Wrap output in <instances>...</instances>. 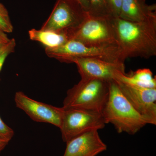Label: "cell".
<instances>
[{
  "label": "cell",
  "mask_w": 156,
  "mask_h": 156,
  "mask_svg": "<svg viewBox=\"0 0 156 156\" xmlns=\"http://www.w3.org/2000/svg\"><path fill=\"white\" fill-rule=\"evenodd\" d=\"M0 29L7 34L12 33L14 30L9 11L1 2H0Z\"/></svg>",
  "instance_id": "2e32d148"
},
{
  "label": "cell",
  "mask_w": 156,
  "mask_h": 156,
  "mask_svg": "<svg viewBox=\"0 0 156 156\" xmlns=\"http://www.w3.org/2000/svg\"><path fill=\"white\" fill-rule=\"evenodd\" d=\"M111 17L94 16L87 12L83 22L69 31L70 40L77 41L88 47L117 45Z\"/></svg>",
  "instance_id": "5b68a950"
},
{
  "label": "cell",
  "mask_w": 156,
  "mask_h": 156,
  "mask_svg": "<svg viewBox=\"0 0 156 156\" xmlns=\"http://www.w3.org/2000/svg\"><path fill=\"white\" fill-rule=\"evenodd\" d=\"M14 130L7 126L0 117V138L9 142L14 136Z\"/></svg>",
  "instance_id": "d6986e66"
},
{
  "label": "cell",
  "mask_w": 156,
  "mask_h": 156,
  "mask_svg": "<svg viewBox=\"0 0 156 156\" xmlns=\"http://www.w3.org/2000/svg\"><path fill=\"white\" fill-rule=\"evenodd\" d=\"M87 12L74 0H57L41 29L56 32L72 30L83 22Z\"/></svg>",
  "instance_id": "52a82bcc"
},
{
  "label": "cell",
  "mask_w": 156,
  "mask_h": 156,
  "mask_svg": "<svg viewBox=\"0 0 156 156\" xmlns=\"http://www.w3.org/2000/svg\"><path fill=\"white\" fill-rule=\"evenodd\" d=\"M9 143V141L5 140L2 139V138H0V153L5 149L6 146L8 145Z\"/></svg>",
  "instance_id": "7402d4cb"
},
{
  "label": "cell",
  "mask_w": 156,
  "mask_h": 156,
  "mask_svg": "<svg viewBox=\"0 0 156 156\" xmlns=\"http://www.w3.org/2000/svg\"><path fill=\"white\" fill-rule=\"evenodd\" d=\"M14 101L16 106L35 122L49 123L60 128L64 112L63 108L37 101L21 91L16 92Z\"/></svg>",
  "instance_id": "9c48e42d"
},
{
  "label": "cell",
  "mask_w": 156,
  "mask_h": 156,
  "mask_svg": "<svg viewBox=\"0 0 156 156\" xmlns=\"http://www.w3.org/2000/svg\"><path fill=\"white\" fill-rule=\"evenodd\" d=\"M119 17L136 22L156 19V5H147L145 0H122Z\"/></svg>",
  "instance_id": "7c38bea8"
},
{
  "label": "cell",
  "mask_w": 156,
  "mask_h": 156,
  "mask_svg": "<svg viewBox=\"0 0 156 156\" xmlns=\"http://www.w3.org/2000/svg\"><path fill=\"white\" fill-rule=\"evenodd\" d=\"M80 4L87 12H88L89 9V3L88 0H74Z\"/></svg>",
  "instance_id": "44dd1931"
},
{
  "label": "cell",
  "mask_w": 156,
  "mask_h": 156,
  "mask_svg": "<svg viewBox=\"0 0 156 156\" xmlns=\"http://www.w3.org/2000/svg\"><path fill=\"white\" fill-rule=\"evenodd\" d=\"M10 40L7 33L0 29V49L8 44Z\"/></svg>",
  "instance_id": "ffe728a7"
},
{
  "label": "cell",
  "mask_w": 156,
  "mask_h": 156,
  "mask_svg": "<svg viewBox=\"0 0 156 156\" xmlns=\"http://www.w3.org/2000/svg\"><path fill=\"white\" fill-rule=\"evenodd\" d=\"M64 109L61 126L64 142L93 130L103 129L106 123L99 112L76 108Z\"/></svg>",
  "instance_id": "8992f818"
},
{
  "label": "cell",
  "mask_w": 156,
  "mask_h": 156,
  "mask_svg": "<svg viewBox=\"0 0 156 156\" xmlns=\"http://www.w3.org/2000/svg\"><path fill=\"white\" fill-rule=\"evenodd\" d=\"M124 96L147 124L156 125V89H147L116 81Z\"/></svg>",
  "instance_id": "ba28073f"
},
{
  "label": "cell",
  "mask_w": 156,
  "mask_h": 156,
  "mask_svg": "<svg viewBox=\"0 0 156 156\" xmlns=\"http://www.w3.org/2000/svg\"><path fill=\"white\" fill-rule=\"evenodd\" d=\"M109 94L101 113L106 124L114 126L118 133L134 135L147 125L123 95L117 82L109 81Z\"/></svg>",
  "instance_id": "7a4b0ae2"
},
{
  "label": "cell",
  "mask_w": 156,
  "mask_h": 156,
  "mask_svg": "<svg viewBox=\"0 0 156 156\" xmlns=\"http://www.w3.org/2000/svg\"><path fill=\"white\" fill-rule=\"evenodd\" d=\"M109 94V81L97 79H81L79 83L68 90L62 107L101 113Z\"/></svg>",
  "instance_id": "3957f363"
},
{
  "label": "cell",
  "mask_w": 156,
  "mask_h": 156,
  "mask_svg": "<svg viewBox=\"0 0 156 156\" xmlns=\"http://www.w3.org/2000/svg\"><path fill=\"white\" fill-rule=\"evenodd\" d=\"M109 12L113 17H119L122 0H106Z\"/></svg>",
  "instance_id": "ac0fdd59"
},
{
  "label": "cell",
  "mask_w": 156,
  "mask_h": 156,
  "mask_svg": "<svg viewBox=\"0 0 156 156\" xmlns=\"http://www.w3.org/2000/svg\"><path fill=\"white\" fill-rule=\"evenodd\" d=\"M70 63L76 64L81 79H97L107 81L116 80L121 73H126L124 63H115L98 58L79 57Z\"/></svg>",
  "instance_id": "30bf717a"
},
{
  "label": "cell",
  "mask_w": 156,
  "mask_h": 156,
  "mask_svg": "<svg viewBox=\"0 0 156 156\" xmlns=\"http://www.w3.org/2000/svg\"><path fill=\"white\" fill-rule=\"evenodd\" d=\"M45 53L50 58L68 63H70L73 58L79 57L98 58L115 63H124L126 60L118 45L88 47L73 40L58 48H45Z\"/></svg>",
  "instance_id": "277c9868"
},
{
  "label": "cell",
  "mask_w": 156,
  "mask_h": 156,
  "mask_svg": "<svg viewBox=\"0 0 156 156\" xmlns=\"http://www.w3.org/2000/svg\"><path fill=\"white\" fill-rule=\"evenodd\" d=\"M98 131H88L68 141L63 156H96L106 151Z\"/></svg>",
  "instance_id": "8fae6325"
},
{
  "label": "cell",
  "mask_w": 156,
  "mask_h": 156,
  "mask_svg": "<svg viewBox=\"0 0 156 156\" xmlns=\"http://www.w3.org/2000/svg\"><path fill=\"white\" fill-rule=\"evenodd\" d=\"M116 81L147 89H156V78L149 69H139L131 73H121Z\"/></svg>",
  "instance_id": "5bb4252c"
},
{
  "label": "cell",
  "mask_w": 156,
  "mask_h": 156,
  "mask_svg": "<svg viewBox=\"0 0 156 156\" xmlns=\"http://www.w3.org/2000/svg\"><path fill=\"white\" fill-rule=\"evenodd\" d=\"M30 39L38 42L44 45L45 48H54L64 44L69 41L67 31L56 32L32 29L28 31Z\"/></svg>",
  "instance_id": "4fadbf2b"
},
{
  "label": "cell",
  "mask_w": 156,
  "mask_h": 156,
  "mask_svg": "<svg viewBox=\"0 0 156 156\" xmlns=\"http://www.w3.org/2000/svg\"><path fill=\"white\" fill-rule=\"evenodd\" d=\"M89 9L88 13L94 16H111L106 0H88Z\"/></svg>",
  "instance_id": "9a60e30c"
},
{
  "label": "cell",
  "mask_w": 156,
  "mask_h": 156,
  "mask_svg": "<svg viewBox=\"0 0 156 156\" xmlns=\"http://www.w3.org/2000/svg\"><path fill=\"white\" fill-rule=\"evenodd\" d=\"M111 21L117 44L125 59L156 56V19L136 22L111 16Z\"/></svg>",
  "instance_id": "6da1fadb"
},
{
  "label": "cell",
  "mask_w": 156,
  "mask_h": 156,
  "mask_svg": "<svg viewBox=\"0 0 156 156\" xmlns=\"http://www.w3.org/2000/svg\"><path fill=\"white\" fill-rule=\"evenodd\" d=\"M16 46L15 39H11L8 44L0 49V72L2 70L6 58L15 50Z\"/></svg>",
  "instance_id": "e0dca14e"
}]
</instances>
